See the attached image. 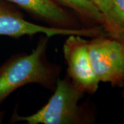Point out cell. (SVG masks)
I'll list each match as a JSON object with an SVG mask.
<instances>
[{
    "instance_id": "6da1fadb",
    "label": "cell",
    "mask_w": 124,
    "mask_h": 124,
    "mask_svg": "<svg viewBox=\"0 0 124 124\" xmlns=\"http://www.w3.org/2000/svg\"><path fill=\"white\" fill-rule=\"evenodd\" d=\"M48 38L42 37L31 53L16 55L0 67V103L25 85L37 84L53 88L57 73L46 58Z\"/></svg>"
},
{
    "instance_id": "7a4b0ae2",
    "label": "cell",
    "mask_w": 124,
    "mask_h": 124,
    "mask_svg": "<svg viewBox=\"0 0 124 124\" xmlns=\"http://www.w3.org/2000/svg\"><path fill=\"white\" fill-rule=\"evenodd\" d=\"M84 92L69 79L56 81L54 92L48 103L33 115H14L15 121L28 124H75L83 123L79 101Z\"/></svg>"
},
{
    "instance_id": "3957f363",
    "label": "cell",
    "mask_w": 124,
    "mask_h": 124,
    "mask_svg": "<svg viewBox=\"0 0 124 124\" xmlns=\"http://www.w3.org/2000/svg\"><path fill=\"white\" fill-rule=\"evenodd\" d=\"M90 60L94 73L102 82L121 85L124 83V48L114 39L88 41Z\"/></svg>"
},
{
    "instance_id": "277c9868",
    "label": "cell",
    "mask_w": 124,
    "mask_h": 124,
    "mask_svg": "<svg viewBox=\"0 0 124 124\" xmlns=\"http://www.w3.org/2000/svg\"><path fill=\"white\" fill-rule=\"evenodd\" d=\"M63 52L72 84L84 93H95L100 81L90 63L88 40L84 39L83 36L69 35L63 44Z\"/></svg>"
},
{
    "instance_id": "5b68a950",
    "label": "cell",
    "mask_w": 124,
    "mask_h": 124,
    "mask_svg": "<svg viewBox=\"0 0 124 124\" xmlns=\"http://www.w3.org/2000/svg\"><path fill=\"white\" fill-rule=\"evenodd\" d=\"M99 32L95 28H63L36 24L26 20L17 10L0 2V35L19 38L41 33L49 38L53 36L71 35L94 37L98 35Z\"/></svg>"
},
{
    "instance_id": "8992f818",
    "label": "cell",
    "mask_w": 124,
    "mask_h": 124,
    "mask_svg": "<svg viewBox=\"0 0 124 124\" xmlns=\"http://www.w3.org/2000/svg\"><path fill=\"white\" fill-rule=\"evenodd\" d=\"M54 27L78 28L72 16L53 0H8Z\"/></svg>"
},
{
    "instance_id": "52a82bcc",
    "label": "cell",
    "mask_w": 124,
    "mask_h": 124,
    "mask_svg": "<svg viewBox=\"0 0 124 124\" xmlns=\"http://www.w3.org/2000/svg\"><path fill=\"white\" fill-rule=\"evenodd\" d=\"M103 25L111 38L124 48V0H111L110 9L104 16Z\"/></svg>"
},
{
    "instance_id": "ba28073f",
    "label": "cell",
    "mask_w": 124,
    "mask_h": 124,
    "mask_svg": "<svg viewBox=\"0 0 124 124\" xmlns=\"http://www.w3.org/2000/svg\"><path fill=\"white\" fill-rule=\"evenodd\" d=\"M57 4L73 10L86 19L103 23L104 17L97 7L90 0H53Z\"/></svg>"
},
{
    "instance_id": "9c48e42d",
    "label": "cell",
    "mask_w": 124,
    "mask_h": 124,
    "mask_svg": "<svg viewBox=\"0 0 124 124\" xmlns=\"http://www.w3.org/2000/svg\"><path fill=\"white\" fill-rule=\"evenodd\" d=\"M95 5L103 14V17L109 12L111 7V0H90Z\"/></svg>"
},
{
    "instance_id": "30bf717a",
    "label": "cell",
    "mask_w": 124,
    "mask_h": 124,
    "mask_svg": "<svg viewBox=\"0 0 124 124\" xmlns=\"http://www.w3.org/2000/svg\"><path fill=\"white\" fill-rule=\"evenodd\" d=\"M1 114H0V117H1Z\"/></svg>"
}]
</instances>
